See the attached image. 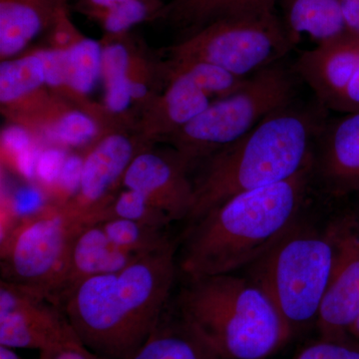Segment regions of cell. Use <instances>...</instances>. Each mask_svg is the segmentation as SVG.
I'll list each match as a JSON object with an SVG mask.
<instances>
[{
  "label": "cell",
  "instance_id": "277c9868",
  "mask_svg": "<svg viewBox=\"0 0 359 359\" xmlns=\"http://www.w3.org/2000/svg\"><path fill=\"white\" fill-rule=\"evenodd\" d=\"M178 313L223 359H264L292 330L254 280L228 273L186 278Z\"/></svg>",
  "mask_w": 359,
  "mask_h": 359
},
{
  "label": "cell",
  "instance_id": "9c48e42d",
  "mask_svg": "<svg viewBox=\"0 0 359 359\" xmlns=\"http://www.w3.org/2000/svg\"><path fill=\"white\" fill-rule=\"evenodd\" d=\"M82 344L61 306L39 292L0 280V346L37 349Z\"/></svg>",
  "mask_w": 359,
  "mask_h": 359
},
{
  "label": "cell",
  "instance_id": "b9f144b4",
  "mask_svg": "<svg viewBox=\"0 0 359 359\" xmlns=\"http://www.w3.org/2000/svg\"><path fill=\"white\" fill-rule=\"evenodd\" d=\"M354 226H355L356 231L359 235V215L358 216L354 217Z\"/></svg>",
  "mask_w": 359,
  "mask_h": 359
},
{
  "label": "cell",
  "instance_id": "52a82bcc",
  "mask_svg": "<svg viewBox=\"0 0 359 359\" xmlns=\"http://www.w3.org/2000/svg\"><path fill=\"white\" fill-rule=\"evenodd\" d=\"M82 228L65 203L23 217L2 238L1 280L50 299L62 280L73 242Z\"/></svg>",
  "mask_w": 359,
  "mask_h": 359
},
{
  "label": "cell",
  "instance_id": "6da1fadb",
  "mask_svg": "<svg viewBox=\"0 0 359 359\" xmlns=\"http://www.w3.org/2000/svg\"><path fill=\"white\" fill-rule=\"evenodd\" d=\"M176 242L115 271L78 283L59 306L89 351L130 359L166 311L178 273Z\"/></svg>",
  "mask_w": 359,
  "mask_h": 359
},
{
  "label": "cell",
  "instance_id": "e0dca14e",
  "mask_svg": "<svg viewBox=\"0 0 359 359\" xmlns=\"http://www.w3.org/2000/svg\"><path fill=\"white\" fill-rule=\"evenodd\" d=\"M166 311L130 359H223L180 314L172 318Z\"/></svg>",
  "mask_w": 359,
  "mask_h": 359
},
{
  "label": "cell",
  "instance_id": "5b68a950",
  "mask_svg": "<svg viewBox=\"0 0 359 359\" xmlns=\"http://www.w3.org/2000/svg\"><path fill=\"white\" fill-rule=\"evenodd\" d=\"M294 86L280 63L248 78L242 88L212 101L175 136L178 154L190 165L228 147L252 131L268 116L290 105Z\"/></svg>",
  "mask_w": 359,
  "mask_h": 359
},
{
  "label": "cell",
  "instance_id": "30bf717a",
  "mask_svg": "<svg viewBox=\"0 0 359 359\" xmlns=\"http://www.w3.org/2000/svg\"><path fill=\"white\" fill-rule=\"evenodd\" d=\"M334 268L321 302L316 325L323 339H344L359 316V235L354 219L332 226Z\"/></svg>",
  "mask_w": 359,
  "mask_h": 359
},
{
  "label": "cell",
  "instance_id": "cb8c5ba5",
  "mask_svg": "<svg viewBox=\"0 0 359 359\" xmlns=\"http://www.w3.org/2000/svg\"><path fill=\"white\" fill-rule=\"evenodd\" d=\"M175 72L192 78L210 97L223 98L242 88L248 78L235 76L224 68L205 61H178Z\"/></svg>",
  "mask_w": 359,
  "mask_h": 359
},
{
  "label": "cell",
  "instance_id": "7a4b0ae2",
  "mask_svg": "<svg viewBox=\"0 0 359 359\" xmlns=\"http://www.w3.org/2000/svg\"><path fill=\"white\" fill-rule=\"evenodd\" d=\"M313 160L292 178L238 194L191 222L177 264L186 278L228 275L259 262L294 231Z\"/></svg>",
  "mask_w": 359,
  "mask_h": 359
},
{
  "label": "cell",
  "instance_id": "9a60e30c",
  "mask_svg": "<svg viewBox=\"0 0 359 359\" xmlns=\"http://www.w3.org/2000/svg\"><path fill=\"white\" fill-rule=\"evenodd\" d=\"M143 257L116 244L98 223L87 224L75 237L67 269L50 299L59 306L78 283L92 276L115 273Z\"/></svg>",
  "mask_w": 359,
  "mask_h": 359
},
{
  "label": "cell",
  "instance_id": "8fae6325",
  "mask_svg": "<svg viewBox=\"0 0 359 359\" xmlns=\"http://www.w3.org/2000/svg\"><path fill=\"white\" fill-rule=\"evenodd\" d=\"M188 167L179 154L169 159L156 153H139L123 177L122 188L143 194L173 222L189 219L195 194L187 177Z\"/></svg>",
  "mask_w": 359,
  "mask_h": 359
},
{
  "label": "cell",
  "instance_id": "d6a6232c",
  "mask_svg": "<svg viewBox=\"0 0 359 359\" xmlns=\"http://www.w3.org/2000/svg\"><path fill=\"white\" fill-rule=\"evenodd\" d=\"M39 353V359H105L92 353L83 344L52 347Z\"/></svg>",
  "mask_w": 359,
  "mask_h": 359
},
{
  "label": "cell",
  "instance_id": "1f68e13d",
  "mask_svg": "<svg viewBox=\"0 0 359 359\" xmlns=\"http://www.w3.org/2000/svg\"><path fill=\"white\" fill-rule=\"evenodd\" d=\"M2 145L6 150L18 155L32 147V137L27 129L20 125L6 127L1 134Z\"/></svg>",
  "mask_w": 359,
  "mask_h": 359
},
{
  "label": "cell",
  "instance_id": "836d02e7",
  "mask_svg": "<svg viewBox=\"0 0 359 359\" xmlns=\"http://www.w3.org/2000/svg\"><path fill=\"white\" fill-rule=\"evenodd\" d=\"M330 109L339 111L344 114L359 111V65L346 88L332 104Z\"/></svg>",
  "mask_w": 359,
  "mask_h": 359
},
{
  "label": "cell",
  "instance_id": "74e56055",
  "mask_svg": "<svg viewBox=\"0 0 359 359\" xmlns=\"http://www.w3.org/2000/svg\"><path fill=\"white\" fill-rule=\"evenodd\" d=\"M124 0H82L81 8L85 13L94 16L112 8L117 4H121Z\"/></svg>",
  "mask_w": 359,
  "mask_h": 359
},
{
  "label": "cell",
  "instance_id": "2e32d148",
  "mask_svg": "<svg viewBox=\"0 0 359 359\" xmlns=\"http://www.w3.org/2000/svg\"><path fill=\"white\" fill-rule=\"evenodd\" d=\"M63 0H0V55L20 53L52 25Z\"/></svg>",
  "mask_w": 359,
  "mask_h": 359
},
{
  "label": "cell",
  "instance_id": "44dd1931",
  "mask_svg": "<svg viewBox=\"0 0 359 359\" xmlns=\"http://www.w3.org/2000/svg\"><path fill=\"white\" fill-rule=\"evenodd\" d=\"M103 47L79 37L66 48V86L81 95L91 93L102 76Z\"/></svg>",
  "mask_w": 359,
  "mask_h": 359
},
{
  "label": "cell",
  "instance_id": "d6986e66",
  "mask_svg": "<svg viewBox=\"0 0 359 359\" xmlns=\"http://www.w3.org/2000/svg\"><path fill=\"white\" fill-rule=\"evenodd\" d=\"M278 0H174L161 14L178 26L198 32L201 28L229 18L257 15L273 11Z\"/></svg>",
  "mask_w": 359,
  "mask_h": 359
},
{
  "label": "cell",
  "instance_id": "60d3db41",
  "mask_svg": "<svg viewBox=\"0 0 359 359\" xmlns=\"http://www.w3.org/2000/svg\"><path fill=\"white\" fill-rule=\"evenodd\" d=\"M349 334L359 344V316L354 321L353 325H351V327L349 328Z\"/></svg>",
  "mask_w": 359,
  "mask_h": 359
},
{
  "label": "cell",
  "instance_id": "4dcf8cb0",
  "mask_svg": "<svg viewBox=\"0 0 359 359\" xmlns=\"http://www.w3.org/2000/svg\"><path fill=\"white\" fill-rule=\"evenodd\" d=\"M65 151L60 147L45 149L39 155L36 171L45 182H53L61 173L65 163Z\"/></svg>",
  "mask_w": 359,
  "mask_h": 359
},
{
  "label": "cell",
  "instance_id": "7c38bea8",
  "mask_svg": "<svg viewBox=\"0 0 359 359\" xmlns=\"http://www.w3.org/2000/svg\"><path fill=\"white\" fill-rule=\"evenodd\" d=\"M139 153L133 143L120 134L105 137L83 159L79 188L65 205L83 226L116 195L123 177Z\"/></svg>",
  "mask_w": 359,
  "mask_h": 359
},
{
  "label": "cell",
  "instance_id": "ffe728a7",
  "mask_svg": "<svg viewBox=\"0 0 359 359\" xmlns=\"http://www.w3.org/2000/svg\"><path fill=\"white\" fill-rule=\"evenodd\" d=\"M211 97L185 73L175 72L163 102V110L170 129L178 133L188 123L204 112Z\"/></svg>",
  "mask_w": 359,
  "mask_h": 359
},
{
  "label": "cell",
  "instance_id": "3957f363",
  "mask_svg": "<svg viewBox=\"0 0 359 359\" xmlns=\"http://www.w3.org/2000/svg\"><path fill=\"white\" fill-rule=\"evenodd\" d=\"M323 120L294 103L276 111L252 131L215 153L194 184L191 222L238 194L292 178L313 160Z\"/></svg>",
  "mask_w": 359,
  "mask_h": 359
},
{
  "label": "cell",
  "instance_id": "ba28073f",
  "mask_svg": "<svg viewBox=\"0 0 359 359\" xmlns=\"http://www.w3.org/2000/svg\"><path fill=\"white\" fill-rule=\"evenodd\" d=\"M294 46L273 11L217 21L175 48L177 61L199 60L250 78L280 62Z\"/></svg>",
  "mask_w": 359,
  "mask_h": 359
},
{
  "label": "cell",
  "instance_id": "ac0fdd59",
  "mask_svg": "<svg viewBox=\"0 0 359 359\" xmlns=\"http://www.w3.org/2000/svg\"><path fill=\"white\" fill-rule=\"evenodd\" d=\"M285 7L283 25L294 44L302 35L320 44L349 32L341 0H285Z\"/></svg>",
  "mask_w": 359,
  "mask_h": 359
},
{
  "label": "cell",
  "instance_id": "e575fe53",
  "mask_svg": "<svg viewBox=\"0 0 359 359\" xmlns=\"http://www.w3.org/2000/svg\"><path fill=\"white\" fill-rule=\"evenodd\" d=\"M82 166L83 160L80 159L77 156H71L66 158L65 165L61 170L60 179L62 185L70 191L77 192L81 180Z\"/></svg>",
  "mask_w": 359,
  "mask_h": 359
},
{
  "label": "cell",
  "instance_id": "83f0119b",
  "mask_svg": "<svg viewBox=\"0 0 359 359\" xmlns=\"http://www.w3.org/2000/svg\"><path fill=\"white\" fill-rule=\"evenodd\" d=\"M130 55L121 42L108 44L103 48L102 76L105 82L128 76Z\"/></svg>",
  "mask_w": 359,
  "mask_h": 359
},
{
  "label": "cell",
  "instance_id": "484cf974",
  "mask_svg": "<svg viewBox=\"0 0 359 359\" xmlns=\"http://www.w3.org/2000/svg\"><path fill=\"white\" fill-rule=\"evenodd\" d=\"M98 134V126L93 118L82 111H68L51 127L54 141L68 147H80L93 140Z\"/></svg>",
  "mask_w": 359,
  "mask_h": 359
},
{
  "label": "cell",
  "instance_id": "4fadbf2b",
  "mask_svg": "<svg viewBox=\"0 0 359 359\" xmlns=\"http://www.w3.org/2000/svg\"><path fill=\"white\" fill-rule=\"evenodd\" d=\"M313 177L335 197L359 196V111L323 124L314 145Z\"/></svg>",
  "mask_w": 359,
  "mask_h": 359
},
{
  "label": "cell",
  "instance_id": "8992f818",
  "mask_svg": "<svg viewBox=\"0 0 359 359\" xmlns=\"http://www.w3.org/2000/svg\"><path fill=\"white\" fill-rule=\"evenodd\" d=\"M334 257L332 229L327 237L292 231L257 262L262 264L254 280L292 332L318 318Z\"/></svg>",
  "mask_w": 359,
  "mask_h": 359
},
{
  "label": "cell",
  "instance_id": "f1b7e54d",
  "mask_svg": "<svg viewBox=\"0 0 359 359\" xmlns=\"http://www.w3.org/2000/svg\"><path fill=\"white\" fill-rule=\"evenodd\" d=\"M44 65L45 84L66 86V49H47L36 52Z\"/></svg>",
  "mask_w": 359,
  "mask_h": 359
},
{
  "label": "cell",
  "instance_id": "d4e9b609",
  "mask_svg": "<svg viewBox=\"0 0 359 359\" xmlns=\"http://www.w3.org/2000/svg\"><path fill=\"white\" fill-rule=\"evenodd\" d=\"M158 2L154 0H124L112 8L96 14L94 18L100 20L104 29L111 35H121L153 13H161Z\"/></svg>",
  "mask_w": 359,
  "mask_h": 359
},
{
  "label": "cell",
  "instance_id": "8d00e7d4",
  "mask_svg": "<svg viewBox=\"0 0 359 359\" xmlns=\"http://www.w3.org/2000/svg\"><path fill=\"white\" fill-rule=\"evenodd\" d=\"M347 30L359 35V0H341Z\"/></svg>",
  "mask_w": 359,
  "mask_h": 359
},
{
  "label": "cell",
  "instance_id": "5bb4252c",
  "mask_svg": "<svg viewBox=\"0 0 359 359\" xmlns=\"http://www.w3.org/2000/svg\"><path fill=\"white\" fill-rule=\"evenodd\" d=\"M358 65L359 35L347 32L302 52L294 71L321 105L330 108L346 88Z\"/></svg>",
  "mask_w": 359,
  "mask_h": 359
},
{
  "label": "cell",
  "instance_id": "ab89813d",
  "mask_svg": "<svg viewBox=\"0 0 359 359\" xmlns=\"http://www.w3.org/2000/svg\"><path fill=\"white\" fill-rule=\"evenodd\" d=\"M0 359H21L11 347L0 346Z\"/></svg>",
  "mask_w": 359,
  "mask_h": 359
},
{
  "label": "cell",
  "instance_id": "d590c367",
  "mask_svg": "<svg viewBox=\"0 0 359 359\" xmlns=\"http://www.w3.org/2000/svg\"><path fill=\"white\" fill-rule=\"evenodd\" d=\"M14 203H15V207L18 211L28 212V216L42 209L40 208L41 197L35 189H21L16 194Z\"/></svg>",
  "mask_w": 359,
  "mask_h": 359
},
{
  "label": "cell",
  "instance_id": "f35d334b",
  "mask_svg": "<svg viewBox=\"0 0 359 359\" xmlns=\"http://www.w3.org/2000/svg\"><path fill=\"white\" fill-rule=\"evenodd\" d=\"M130 90H131V95L133 99L143 98L148 93V88L145 84L142 83V82L134 81V80H131Z\"/></svg>",
  "mask_w": 359,
  "mask_h": 359
},
{
  "label": "cell",
  "instance_id": "f546056e",
  "mask_svg": "<svg viewBox=\"0 0 359 359\" xmlns=\"http://www.w3.org/2000/svg\"><path fill=\"white\" fill-rule=\"evenodd\" d=\"M105 83V103L108 109L114 113H121L126 110L133 100L130 90L131 79L128 76H124Z\"/></svg>",
  "mask_w": 359,
  "mask_h": 359
},
{
  "label": "cell",
  "instance_id": "603a6c76",
  "mask_svg": "<svg viewBox=\"0 0 359 359\" xmlns=\"http://www.w3.org/2000/svg\"><path fill=\"white\" fill-rule=\"evenodd\" d=\"M110 219H124L150 224L158 228H169L173 223L171 219L155 207L143 195L136 191L123 189L115 195L102 209L92 217L89 224Z\"/></svg>",
  "mask_w": 359,
  "mask_h": 359
},
{
  "label": "cell",
  "instance_id": "7402d4cb",
  "mask_svg": "<svg viewBox=\"0 0 359 359\" xmlns=\"http://www.w3.org/2000/svg\"><path fill=\"white\" fill-rule=\"evenodd\" d=\"M45 84L44 65L36 52L0 65V102L13 104Z\"/></svg>",
  "mask_w": 359,
  "mask_h": 359
},
{
  "label": "cell",
  "instance_id": "4316f807",
  "mask_svg": "<svg viewBox=\"0 0 359 359\" xmlns=\"http://www.w3.org/2000/svg\"><path fill=\"white\" fill-rule=\"evenodd\" d=\"M294 359H359V344L353 337L323 339L309 344Z\"/></svg>",
  "mask_w": 359,
  "mask_h": 359
}]
</instances>
